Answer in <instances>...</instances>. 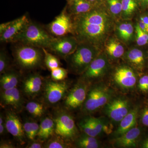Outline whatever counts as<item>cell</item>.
Here are the masks:
<instances>
[{
  "label": "cell",
  "mask_w": 148,
  "mask_h": 148,
  "mask_svg": "<svg viewBox=\"0 0 148 148\" xmlns=\"http://www.w3.org/2000/svg\"><path fill=\"white\" fill-rule=\"evenodd\" d=\"M70 85L65 80L55 81L52 79L45 82L43 97L47 105L54 106L65 98L69 90Z\"/></svg>",
  "instance_id": "7"
},
{
  "label": "cell",
  "mask_w": 148,
  "mask_h": 148,
  "mask_svg": "<svg viewBox=\"0 0 148 148\" xmlns=\"http://www.w3.org/2000/svg\"><path fill=\"white\" fill-rule=\"evenodd\" d=\"M137 24H138L140 29H142L143 31L148 33V26L146 25L145 23H144L143 21L139 20V21L137 22Z\"/></svg>",
  "instance_id": "43"
},
{
  "label": "cell",
  "mask_w": 148,
  "mask_h": 148,
  "mask_svg": "<svg viewBox=\"0 0 148 148\" xmlns=\"http://www.w3.org/2000/svg\"><path fill=\"white\" fill-rule=\"evenodd\" d=\"M109 66L108 55L101 52L81 75L80 79L88 83L100 78L108 72Z\"/></svg>",
  "instance_id": "10"
},
{
  "label": "cell",
  "mask_w": 148,
  "mask_h": 148,
  "mask_svg": "<svg viewBox=\"0 0 148 148\" xmlns=\"http://www.w3.org/2000/svg\"><path fill=\"white\" fill-rule=\"evenodd\" d=\"M72 17L73 35L79 42L90 43L101 49L114 30L115 20L101 3L88 12Z\"/></svg>",
  "instance_id": "1"
},
{
  "label": "cell",
  "mask_w": 148,
  "mask_h": 148,
  "mask_svg": "<svg viewBox=\"0 0 148 148\" xmlns=\"http://www.w3.org/2000/svg\"><path fill=\"white\" fill-rule=\"evenodd\" d=\"M30 21L26 14L13 20L7 30L0 35L1 42L16 43Z\"/></svg>",
  "instance_id": "12"
},
{
  "label": "cell",
  "mask_w": 148,
  "mask_h": 148,
  "mask_svg": "<svg viewBox=\"0 0 148 148\" xmlns=\"http://www.w3.org/2000/svg\"><path fill=\"white\" fill-rule=\"evenodd\" d=\"M139 4L138 0H122L121 18L130 20L138 10Z\"/></svg>",
  "instance_id": "26"
},
{
  "label": "cell",
  "mask_w": 148,
  "mask_h": 148,
  "mask_svg": "<svg viewBox=\"0 0 148 148\" xmlns=\"http://www.w3.org/2000/svg\"><path fill=\"white\" fill-rule=\"evenodd\" d=\"M86 1L95 5L99 4L101 3V2L100 0H86Z\"/></svg>",
  "instance_id": "47"
},
{
  "label": "cell",
  "mask_w": 148,
  "mask_h": 148,
  "mask_svg": "<svg viewBox=\"0 0 148 148\" xmlns=\"http://www.w3.org/2000/svg\"><path fill=\"white\" fill-rule=\"evenodd\" d=\"M44 53V63L47 69L51 71L60 66V61L56 56L51 54L46 49L42 48Z\"/></svg>",
  "instance_id": "32"
},
{
  "label": "cell",
  "mask_w": 148,
  "mask_h": 148,
  "mask_svg": "<svg viewBox=\"0 0 148 148\" xmlns=\"http://www.w3.org/2000/svg\"><path fill=\"white\" fill-rule=\"evenodd\" d=\"M138 109L137 108L130 111L128 113L121 121L118 128L116 131L115 134L117 137L124 134L136 124L138 117Z\"/></svg>",
  "instance_id": "25"
},
{
  "label": "cell",
  "mask_w": 148,
  "mask_h": 148,
  "mask_svg": "<svg viewBox=\"0 0 148 148\" xmlns=\"http://www.w3.org/2000/svg\"><path fill=\"white\" fill-rule=\"evenodd\" d=\"M141 134V130L133 127L124 134L118 136L115 140V144L117 147L124 148L135 147Z\"/></svg>",
  "instance_id": "19"
},
{
  "label": "cell",
  "mask_w": 148,
  "mask_h": 148,
  "mask_svg": "<svg viewBox=\"0 0 148 148\" xmlns=\"http://www.w3.org/2000/svg\"><path fill=\"white\" fill-rule=\"evenodd\" d=\"M125 58L133 67L142 71L145 64V56L141 49L136 48L130 49L124 53Z\"/></svg>",
  "instance_id": "23"
},
{
  "label": "cell",
  "mask_w": 148,
  "mask_h": 148,
  "mask_svg": "<svg viewBox=\"0 0 148 148\" xmlns=\"http://www.w3.org/2000/svg\"><path fill=\"white\" fill-rule=\"evenodd\" d=\"M23 97L17 87L1 90V104L3 107H10L18 112L23 108Z\"/></svg>",
  "instance_id": "17"
},
{
  "label": "cell",
  "mask_w": 148,
  "mask_h": 148,
  "mask_svg": "<svg viewBox=\"0 0 148 148\" xmlns=\"http://www.w3.org/2000/svg\"><path fill=\"white\" fill-rule=\"evenodd\" d=\"M138 1L139 3L141 4L144 6L148 5V0H138Z\"/></svg>",
  "instance_id": "46"
},
{
  "label": "cell",
  "mask_w": 148,
  "mask_h": 148,
  "mask_svg": "<svg viewBox=\"0 0 148 148\" xmlns=\"http://www.w3.org/2000/svg\"><path fill=\"white\" fill-rule=\"evenodd\" d=\"M10 60L8 56L5 51L0 52V73L1 75L10 70Z\"/></svg>",
  "instance_id": "35"
},
{
  "label": "cell",
  "mask_w": 148,
  "mask_h": 148,
  "mask_svg": "<svg viewBox=\"0 0 148 148\" xmlns=\"http://www.w3.org/2000/svg\"><path fill=\"white\" fill-rule=\"evenodd\" d=\"M87 83L80 79L68 92L64 101V108L67 110H74L83 105L87 96Z\"/></svg>",
  "instance_id": "11"
},
{
  "label": "cell",
  "mask_w": 148,
  "mask_h": 148,
  "mask_svg": "<svg viewBox=\"0 0 148 148\" xmlns=\"http://www.w3.org/2000/svg\"><path fill=\"white\" fill-rule=\"evenodd\" d=\"M123 44L116 37L110 36L104 46L106 54L115 59L121 58L125 53Z\"/></svg>",
  "instance_id": "20"
},
{
  "label": "cell",
  "mask_w": 148,
  "mask_h": 148,
  "mask_svg": "<svg viewBox=\"0 0 148 148\" xmlns=\"http://www.w3.org/2000/svg\"><path fill=\"white\" fill-rule=\"evenodd\" d=\"M55 123L54 120L46 117L43 119L40 124L37 137L38 140L44 142L51 138L55 133Z\"/></svg>",
  "instance_id": "22"
},
{
  "label": "cell",
  "mask_w": 148,
  "mask_h": 148,
  "mask_svg": "<svg viewBox=\"0 0 148 148\" xmlns=\"http://www.w3.org/2000/svg\"><path fill=\"white\" fill-rule=\"evenodd\" d=\"M68 140L56 135H53L51 138L46 141L44 145L45 148H67L70 147V145L68 143Z\"/></svg>",
  "instance_id": "30"
},
{
  "label": "cell",
  "mask_w": 148,
  "mask_h": 148,
  "mask_svg": "<svg viewBox=\"0 0 148 148\" xmlns=\"http://www.w3.org/2000/svg\"><path fill=\"white\" fill-rule=\"evenodd\" d=\"M54 37L39 24L30 21L16 43L47 49Z\"/></svg>",
  "instance_id": "4"
},
{
  "label": "cell",
  "mask_w": 148,
  "mask_h": 148,
  "mask_svg": "<svg viewBox=\"0 0 148 148\" xmlns=\"http://www.w3.org/2000/svg\"><path fill=\"white\" fill-rule=\"evenodd\" d=\"M66 1H67V3H69L71 2L73 0H66Z\"/></svg>",
  "instance_id": "49"
},
{
  "label": "cell",
  "mask_w": 148,
  "mask_h": 148,
  "mask_svg": "<svg viewBox=\"0 0 148 148\" xmlns=\"http://www.w3.org/2000/svg\"><path fill=\"white\" fill-rule=\"evenodd\" d=\"M53 120L55 121L56 135L69 141L76 138L78 130L75 121L67 111L65 110L58 111Z\"/></svg>",
  "instance_id": "6"
},
{
  "label": "cell",
  "mask_w": 148,
  "mask_h": 148,
  "mask_svg": "<svg viewBox=\"0 0 148 148\" xmlns=\"http://www.w3.org/2000/svg\"><path fill=\"white\" fill-rule=\"evenodd\" d=\"M68 70L59 67L51 71V78L55 81H62L68 76Z\"/></svg>",
  "instance_id": "34"
},
{
  "label": "cell",
  "mask_w": 148,
  "mask_h": 148,
  "mask_svg": "<svg viewBox=\"0 0 148 148\" xmlns=\"http://www.w3.org/2000/svg\"><path fill=\"white\" fill-rule=\"evenodd\" d=\"M15 146L10 142L8 141H1L0 143V148H14Z\"/></svg>",
  "instance_id": "42"
},
{
  "label": "cell",
  "mask_w": 148,
  "mask_h": 148,
  "mask_svg": "<svg viewBox=\"0 0 148 148\" xmlns=\"http://www.w3.org/2000/svg\"><path fill=\"white\" fill-rule=\"evenodd\" d=\"M116 36L123 43H130L135 38V27L130 20H123L115 24Z\"/></svg>",
  "instance_id": "18"
},
{
  "label": "cell",
  "mask_w": 148,
  "mask_h": 148,
  "mask_svg": "<svg viewBox=\"0 0 148 148\" xmlns=\"http://www.w3.org/2000/svg\"><path fill=\"white\" fill-rule=\"evenodd\" d=\"M135 27V39L137 45L143 46L148 44V33L143 31L138 24Z\"/></svg>",
  "instance_id": "33"
},
{
  "label": "cell",
  "mask_w": 148,
  "mask_h": 148,
  "mask_svg": "<svg viewBox=\"0 0 148 148\" xmlns=\"http://www.w3.org/2000/svg\"><path fill=\"white\" fill-rule=\"evenodd\" d=\"M101 1V2H103V1H105L106 0H100Z\"/></svg>",
  "instance_id": "50"
},
{
  "label": "cell",
  "mask_w": 148,
  "mask_h": 148,
  "mask_svg": "<svg viewBox=\"0 0 148 148\" xmlns=\"http://www.w3.org/2000/svg\"><path fill=\"white\" fill-rule=\"evenodd\" d=\"M101 49L87 42H79L76 49L65 59L69 71L82 75L101 53Z\"/></svg>",
  "instance_id": "2"
},
{
  "label": "cell",
  "mask_w": 148,
  "mask_h": 148,
  "mask_svg": "<svg viewBox=\"0 0 148 148\" xmlns=\"http://www.w3.org/2000/svg\"><path fill=\"white\" fill-rule=\"evenodd\" d=\"M98 5L93 4L86 0H73L67 3L66 7L68 12L72 16L88 12Z\"/></svg>",
  "instance_id": "21"
},
{
  "label": "cell",
  "mask_w": 148,
  "mask_h": 148,
  "mask_svg": "<svg viewBox=\"0 0 148 148\" xmlns=\"http://www.w3.org/2000/svg\"><path fill=\"white\" fill-rule=\"evenodd\" d=\"M111 91L105 86H93L88 91L87 96L83 106L84 112L91 113L105 106L111 97Z\"/></svg>",
  "instance_id": "5"
},
{
  "label": "cell",
  "mask_w": 148,
  "mask_h": 148,
  "mask_svg": "<svg viewBox=\"0 0 148 148\" xmlns=\"http://www.w3.org/2000/svg\"><path fill=\"white\" fill-rule=\"evenodd\" d=\"M20 79V75L18 72L10 69L1 75L0 86L1 90L17 87Z\"/></svg>",
  "instance_id": "24"
},
{
  "label": "cell",
  "mask_w": 148,
  "mask_h": 148,
  "mask_svg": "<svg viewBox=\"0 0 148 148\" xmlns=\"http://www.w3.org/2000/svg\"><path fill=\"white\" fill-rule=\"evenodd\" d=\"M141 120L143 124L148 127V107L143 109L141 116Z\"/></svg>",
  "instance_id": "39"
},
{
  "label": "cell",
  "mask_w": 148,
  "mask_h": 148,
  "mask_svg": "<svg viewBox=\"0 0 148 148\" xmlns=\"http://www.w3.org/2000/svg\"><path fill=\"white\" fill-rule=\"evenodd\" d=\"M106 6L111 16L115 20L121 18L122 0H106Z\"/></svg>",
  "instance_id": "28"
},
{
  "label": "cell",
  "mask_w": 148,
  "mask_h": 148,
  "mask_svg": "<svg viewBox=\"0 0 148 148\" xmlns=\"http://www.w3.org/2000/svg\"><path fill=\"white\" fill-rule=\"evenodd\" d=\"M138 87L141 91L147 92L148 90V75L143 76L140 78L139 81Z\"/></svg>",
  "instance_id": "37"
},
{
  "label": "cell",
  "mask_w": 148,
  "mask_h": 148,
  "mask_svg": "<svg viewBox=\"0 0 148 148\" xmlns=\"http://www.w3.org/2000/svg\"><path fill=\"white\" fill-rule=\"evenodd\" d=\"M140 20L143 21L146 25L148 26V15L147 14H144L140 16Z\"/></svg>",
  "instance_id": "44"
},
{
  "label": "cell",
  "mask_w": 148,
  "mask_h": 148,
  "mask_svg": "<svg viewBox=\"0 0 148 148\" xmlns=\"http://www.w3.org/2000/svg\"><path fill=\"white\" fill-rule=\"evenodd\" d=\"M78 125L81 130L86 135L95 138L99 135L93 126L90 117L82 120L79 123Z\"/></svg>",
  "instance_id": "31"
},
{
  "label": "cell",
  "mask_w": 148,
  "mask_h": 148,
  "mask_svg": "<svg viewBox=\"0 0 148 148\" xmlns=\"http://www.w3.org/2000/svg\"><path fill=\"white\" fill-rule=\"evenodd\" d=\"M79 43L77 38L73 35L54 37L47 49L65 59L75 51Z\"/></svg>",
  "instance_id": "9"
},
{
  "label": "cell",
  "mask_w": 148,
  "mask_h": 148,
  "mask_svg": "<svg viewBox=\"0 0 148 148\" xmlns=\"http://www.w3.org/2000/svg\"><path fill=\"white\" fill-rule=\"evenodd\" d=\"M5 125L7 131L13 136L21 145L26 141V136L22 124L14 111H8L6 113Z\"/></svg>",
  "instance_id": "14"
},
{
  "label": "cell",
  "mask_w": 148,
  "mask_h": 148,
  "mask_svg": "<svg viewBox=\"0 0 148 148\" xmlns=\"http://www.w3.org/2000/svg\"><path fill=\"white\" fill-rule=\"evenodd\" d=\"M76 144L78 147L81 148H97L99 147V143L95 137L85 133L77 139Z\"/></svg>",
  "instance_id": "29"
},
{
  "label": "cell",
  "mask_w": 148,
  "mask_h": 148,
  "mask_svg": "<svg viewBox=\"0 0 148 148\" xmlns=\"http://www.w3.org/2000/svg\"><path fill=\"white\" fill-rule=\"evenodd\" d=\"M23 127L25 135L27 139H29L30 141L35 140V138L33 135L31 123L29 121H27L24 122L23 124Z\"/></svg>",
  "instance_id": "36"
},
{
  "label": "cell",
  "mask_w": 148,
  "mask_h": 148,
  "mask_svg": "<svg viewBox=\"0 0 148 148\" xmlns=\"http://www.w3.org/2000/svg\"><path fill=\"white\" fill-rule=\"evenodd\" d=\"M113 77L117 84L123 88L133 87L137 82V76L135 72L132 68L127 66L117 67L114 72Z\"/></svg>",
  "instance_id": "16"
},
{
  "label": "cell",
  "mask_w": 148,
  "mask_h": 148,
  "mask_svg": "<svg viewBox=\"0 0 148 148\" xmlns=\"http://www.w3.org/2000/svg\"><path fill=\"white\" fill-rule=\"evenodd\" d=\"M130 111L129 102L123 98H114L106 106V114L114 121H121Z\"/></svg>",
  "instance_id": "13"
},
{
  "label": "cell",
  "mask_w": 148,
  "mask_h": 148,
  "mask_svg": "<svg viewBox=\"0 0 148 148\" xmlns=\"http://www.w3.org/2000/svg\"><path fill=\"white\" fill-rule=\"evenodd\" d=\"M13 49L14 61L24 71H32L38 69L44 62V53L42 48L17 42Z\"/></svg>",
  "instance_id": "3"
},
{
  "label": "cell",
  "mask_w": 148,
  "mask_h": 148,
  "mask_svg": "<svg viewBox=\"0 0 148 148\" xmlns=\"http://www.w3.org/2000/svg\"><path fill=\"white\" fill-rule=\"evenodd\" d=\"M44 142L39 140H34L31 141L30 143L27 145L26 148H44Z\"/></svg>",
  "instance_id": "38"
},
{
  "label": "cell",
  "mask_w": 148,
  "mask_h": 148,
  "mask_svg": "<svg viewBox=\"0 0 148 148\" xmlns=\"http://www.w3.org/2000/svg\"><path fill=\"white\" fill-rule=\"evenodd\" d=\"M143 147L144 148H148V138L143 143Z\"/></svg>",
  "instance_id": "48"
},
{
  "label": "cell",
  "mask_w": 148,
  "mask_h": 148,
  "mask_svg": "<svg viewBox=\"0 0 148 148\" xmlns=\"http://www.w3.org/2000/svg\"><path fill=\"white\" fill-rule=\"evenodd\" d=\"M12 21H13V20L1 24L0 25V35L2 34L4 32H5L7 30L10 26L12 24Z\"/></svg>",
  "instance_id": "41"
},
{
  "label": "cell",
  "mask_w": 148,
  "mask_h": 148,
  "mask_svg": "<svg viewBox=\"0 0 148 148\" xmlns=\"http://www.w3.org/2000/svg\"><path fill=\"white\" fill-rule=\"evenodd\" d=\"M47 29L49 33L55 37L73 35V18L68 12L66 6L61 13L48 24Z\"/></svg>",
  "instance_id": "8"
},
{
  "label": "cell",
  "mask_w": 148,
  "mask_h": 148,
  "mask_svg": "<svg viewBox=\"0 0 148 148\" xmlns=\"http://www.w3.org/2000/svg\"><path fill=\"white\" fill-rule=\"evenodd\" d=\"M45 82L43 78L38 73L28 75L24 79L22 84L24 95L31 99L34 98L43 90Z\"/></svg>",
  "instance_id": "15"
},
{
  "label": "cell",
  "mask_w": 148,
  "mask_h": 148,
  "mask_svg": "<svg viewBox=\"0 0 148 148\" xmlns=\"http://www.w3.org/2000/svg\"><path fill=\"white\" fill-rule=\"evenodd\" d=\"M31 126H32V131H33V135L35 138L37 137L39 130L40 125L38 124L36 122L34 121H31Z\"/></svg>",
  "instance_id": "40"
},
{
  "label": "cell",
  "mask_w": 148,
  "mask_h": 148,
  "mask_svg": "<svg viewBox=\"0 0 148 148\" xmlns=\"http://www.w3.org/2000/svg\"><path fill=\"white\" fill-rule=\"evenodd\" d=\"M6 129L5 122L3 123L0 124V134L3 135L5 132V130Z\"/></svg>",
  "instance_id": "45"
},
{
  "label": "cell",
  "mask_w": 148,
  "mask_h": 148,
  "mask_svg": "<svg viewBox=\"0 0 148 148\" xmlns=\"http://www.w3.org/2000/svg\"><path fill=\"white\" fill-rule=\"evenodd\" d=\"M26 109L34 118H40L44 115L46 109L44 105L37 101H31L26 104Z\"/></svg>",
  "instance_id": "27"
}]
</instances>
